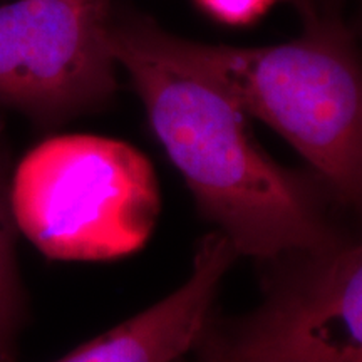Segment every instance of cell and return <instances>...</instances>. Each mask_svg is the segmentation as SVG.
<instances>
[{
	"instance_id": "cell-8",
	"label": "cell",
	"mask_w": 362,
	"mask_h": 362,
	"mask_svg": "<svg viewBox=\"0 0 362 362\" xmlns=\"http://www.w3.org/2000/svg\"><path fill=\"white\" fill-rule=\"evenodd\" d=\"M206 12L226 24H247L277 0H198Z\"/></svg>"
},
{
	"instance_id": "cell-4",
	"label": "cell",
	"mask_w": 362,
	"mask_h": 362,
	"mask_svg": "<svg viewBox=\"0 0 362 362\" xmlns=\"http://www.w3.org/2000/svg\"><path fill=\"white\" fill-rule=\"evenodd\" d=\"M259 309L211 320L176 362H362V248L347 238L275 257Z\"/></svg>"
},
{
	"instance_id": "cell-1",
	"label": "cell",
	"mask_w": 362,
	"mask_h": 362,
	"mask_svg": "<svg viewBox=\"0 0 362 362\" xmlns=\"http://www.w3.org/2000/svg\"><path fill=\"white\" fill-rule=\"evenodd\" d=\"M110 47L200 211L238 255L272 260L342 238L325 181L272 160L238 104L158 49L143 21L111 22Z\"/></svg>"
},
{
	"instance_id": "cell-6",
	"label": "cell",
	"mask_w": 362,
	"mask_h": 362,
	"mask_svg": "<svg viewBox=\"0 0 362 362\" xmlns=\"http://www.w3.org/2000/svg\"><path fill=\"white\" fill-rule=\"evenodd\" d=\"M237 257L223 233L206 235L181 287L56 362H176L210 317L221 280Z\"/></svg>"
},
{
	"instance_id": "cell-5",
	"label": "cell",
	"mask_w": 362,
	"mask_h": 362,
	"mask_svg": "<svg viewBox=\"0 0 362 362\" xmlns=\"http://www.w3.org/2000/svg\"><path fill=\"white\" fill-rule=\"evenodd\" d=\"M107 0L0 6V104L39 123L96 110L116 89Z\"/></svg>"
},
{
	"instance_id": "cell-3",
	"label": "cell",
	"mask_w": 362,
	"mask_h": 362,
	"mask_svg": "<svg viewBox=\"0 0 362 362\" xmlns=\"http://www.w3.org/2000/svg\"><path fill=\"white\" fill-rule=\"evenodd\" d=\"M16 226L56 260H107L146 242L160 214L149 161L117 139L56 136L25 155L13 175Z\"/></svg>"
},
{
	"instance_id": "cell-2",
	"label": "cell",
	"mask_w": 362,
	"mask_h": 362,
	"mask_svg": "<svg viewBox=\"0 0 362 362\" xmlns=\"http://www.w3.org/2000/svg\"><path fill=\"white\" fill-rule=\"evenodd\" d=\"M144 22L148 37L287 139L339 203L362 189V83L342 27L315 22L298 39L269 47L193 42Z\"/></svg>"
},
{
	"instance_id": "cell-7",
	"label": "cell",
	"mask_w": 362,
	"mask_h": 362,
	"mask_svg": "<svg viewBox=\"0 0 362 362\" xmlns=\"http://www.w3.org/2000/svg\"><path fill=\"white\" fill-rule=\"evenodd\" d=\"M16 228L8 189L0 173V362H16L22 320V293L13 248Z\"/></svg>"
}]
</instances>
